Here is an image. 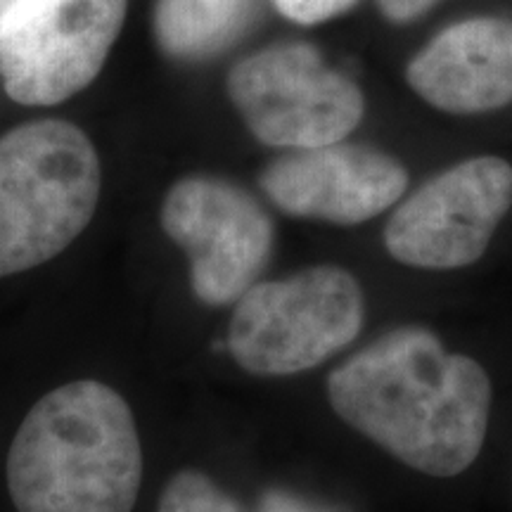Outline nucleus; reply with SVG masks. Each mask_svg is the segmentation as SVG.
<instances>
[{"label":"nucleus","mask_w":512,"mask_h":512,"mask_svg":"<svg viewBox=\"0 0 512 512\" xmlns=\"http://www.w3.org/2000/svg\"><path fill=\"white\" fill-rule=\"evenodd\" d=\"M328 399L349 427L430 477L463 475L489 432L486 370L415 325L389 330L332 370Z\"/></svg>","instance_id":"nucleus-1"},{"label":"nucleus","mask_w":512,"mask_h":512,"mask_svg":"<svg viewBox=\"0 0 512 512\" xmlns=\"http://www.w3.org/2000/svg\"><path fill=\"white\" fill-rule=\"evenodd\" d=\"M143 484L131 408L102 382H69L34 403L8 456L17 512H131Z\"/></svg>","instance_id":"nucleus-2"},{"label":"nucleus","mask_w":512,"mask_h":512,"mask_svg":"<svg viewBox=\"0 0 512 512\" xmlns=\"http://www.w3.org/2000/svg\"><path fill=\"white\" fill-rule=\"evenodd\" d=\"M100 159L69 121H31L0 138V278L64 252L98 207Z\"/></svg>","instance_id":"nucleus-3"},{"label":"nucleus","mask_w":512,"mask_h":512,"mask_svg":"<svg viewBox=\"0 0 512 512\" xmlns=\"http://www.w3.org/2000/svg\"><path fill=\"white\" fill-rule=\"evenodd\" d=\"M363 318L366 299L347 268H304L242 294L230 318L228 351L252 375H297L349 347Z\"/></svg>","instance_id":"nucleus-4"},{"label":"nucleus","mask_w":512,"mask_h":512,"mask_svg":"<svg viewBox=\"0 0 512 512\" xmlns=\"http://www.w3.org/2000/svg\"><path fill=\"white\" fill-rule=\"evenodd\" d=\"M228 98L256 140L306 150L339 143L363 121L366 100L309 43H275L230 69Z\"/></svg>","instance_id":"nucleus-5"},{"label":"nucleus","mask_w":512,"mask_h":512,"mask_svg":"<svg viewBox=\"0 0 512 512\" xmlns=\"http://www.w3.org/2000/svg\"><path fill=\"white\" fill-rule=\"evenodd\" d=\"M128 0H12L0 12V79L19 105H57L100 74Z\"/></svg>","instance_id":"nucleus-6"},{"label":"nucleus","mask_w":512,"mask_h":512,"mask_svg":"<svg viewBox=\"0 0 512 512\" xmlns=\"http://www.w3.org/2000/svg\"><path fill=\"white\" fill-rule=\"evenodd\" d=\"M512 207V166L472 157L422 183L384 226V247L403 266L456 271L482 259Z\"/></svg>","instance_id":"nucleus-7"},{"label":"nucleus","mask_w":512,"mask_h":512,"mask_svg":"<svg viewBox=\"0 0 512 512\" xmlns=\"http://www.w3.org/2000/svg\"><path fill=\"white\" fill-rule=\"evenodd\" d=\"M162 228L190 256L192 290L209 306L238 302L271 259V216L223 178L178 181L164 197Z\"/></svg>","instance_id":"nucleus-8"},{"label":"nucleus","mask_w":512,"mask_h":512,"mask_svg":"<svg viewBox=\"0 0 512 512\" xmlns=\"http://www.w3.org/2000/svg\"><path fill=\"white\" fill-rule=\"evenodd\" d=\"M408 181L396 157L339 140L287 152L261 171L259 185L275 207L297 219L358 226L394 207Z\"/></svg>","instance_id":"nucleus-9"},{"label":"nucleus","mask_w":512,"mask_h":512,"mask_svg":"<svg viewBox=\"0 0 512 512\" xmlns=\"http://www.w3.org/2000/svg\"><path fill=\"white\" fill-rule=\"evenodd\" d=\"M406 81L448 114H484L512 102V19L451 24L408 62Z\"/></svg>","instance_id":"nucleus-10"},{"label":"nucleus","mask_w":512,"mask_h":512,"mask_svg":"<svg viewBox=\"0 0 512 512\" xmlns=\"http://www.w3.org/2000/svg\"><path fill=\"white\" fill-rule=\"evenodd\" d=\"M256 5L259 0H157V41L176 60H204L238 41Z\"/></svg>","instance_id":"nucleus-11"},{"label":"nucleus","mask_w":512,"mask_h":512,"mask_svg":"<svg viewBox=\"0 0 512 512\" xmlns=\"http://www.w3.org/2000/svg\"><path fill=\"white\" fill-rule=\"evenodd\" d=\"M157 512H242L240 505L207 475L183 470L171 477L159 498Z\"/></svg>","instance_id":"nucleus-12"},{"label":"nucleus","mask_w":512,"mask_h":512,"mask_svg":"<svg viewBox=\"0 0 512 512\" xmlns=\"http://www.w3.org/2000/svg\"><path fill=\"white\" fill-rule=\"evenodd\" d=\"M280 15L297 24H320L347 12L356 0H273Z\"/></svg>","instance_id":"nucleus-13"},{"label":"nucleus","mask_w":512,"mask_h":512,"mask_svg":"<svg viewBox=\"0 0 512 512\" xmlns=\"http://www.w3.org/2000/svg\"><path fill=\"white\" fill-rule=\"evenodd\" d=\"M439 0H377V8L389 22L408 24L430 12Z\"/></svg>","instance_id":"nucleus-14"},{"label":"nucleus","mask_w":512,"mask_h":512,"mask_svg":"<svg viewBox=\"0 0 512 512\" xmlns=\"http://www.w3.org/2000/svg\"><path fill=\"white\" fill-rule=\"evenodd\" d=\"M261 512H318L311 510L309 505L294 501L292 496L287 494H268L261 503Z\"/></svg>","instance_id":"nucleus-15"},{"label":"nucleus","mask_w":512,"mask_h":512,"mask_svg":"<svg viewBox=\"0 0 512 512\" xmlns=\"http://www.w3.org/2000/svg\"><path fill=\"white\" fill-rule=\"evenodd\" d=\"M12 3V0H0V12H3L5 8H8V5Z\"/></svg>","instance_id":"nucleus-16"}]
</instances>
